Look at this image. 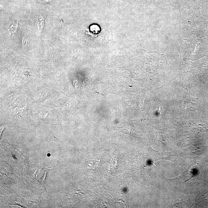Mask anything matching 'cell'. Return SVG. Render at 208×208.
<instances>
[{
    "label": "cell",
    "instance_id": "cell-1",
    "mask_svg": "<svg viewBox=\"0 0 208 208\" xmlns=\"http://www.w3.org/2000/svg\"><path fill=\"white\" fill-rule=\"evenodd\" d=\"M18 22L13 20L8 27V31L11 36H13L15 34L18 28Z\"/></svg>",
    "mask_w": 208,
    "mask_h": 208
},
{
    "label": "cell",
    "instance_id": "cell-2",
    "mask_svg": "<svg viewBox=\"0 0 208 208\" xmlns=\"http://www.w3.org/2000/svg\"><path fill=\"white\" fill-rule=\"evenodd\" d=\"M36 22L37 25L38 30L40 33L42 31L44 26V18L40 14H38L36 16Z\"/></svg>",
    "mask_w": 208,
    "mask_h": 208
},
{
    "label": "cell",
    "instance_id": "cell-3",
    "mask_svg": "<svg viewBox=\"0 0 208 208\" xmlns=\"http://www.w3.org/2000/svg\"><path fill=\"white\" fill-rule=\"evenodd\" d=\"M28 41V34L27 33H25L23 36V47L25 48L26 47Z\"/></svg>",
    "mask_w": 208,
    "mask_h": 208
},
{
    "label": "cell",
    "instance_id": "cell-4",
    "mask_svg": "<svg viewBox=\"0 0 208 208\" xmlns=\"http://www.w3.org/2000/svg\"><path fill=\"white\" fill-rule=\"evenodd\" d=\"M39 2L43 3H48L51 2L52 0H38Z\"/></svg>",
    "mask_w": 208,
    "mask_h": 208
}]
</instances>
